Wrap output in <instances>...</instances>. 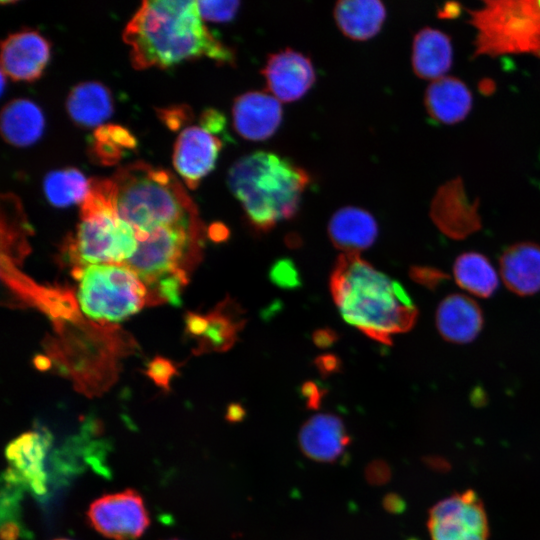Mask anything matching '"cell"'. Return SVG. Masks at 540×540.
<instances>
[{"label":"cell","instance_id":"cell-1","mask_svg":"<svg viewBox=\"0 0 540 540\" xmlns=\"http://www.w3.org/2000/svg\"><path fill=\"white\" fill-rule=\"evenodd\" d=\"M130 60L138 70L169 68L207 57L235 64V53L205 26L195 0L143 1L123 31Z\"/></svg>","mask_w":540,"mask_h":540},{"label":"cell","instance_id":"cell-2","mask_svg":"<svg viewBox=\"0 0 540 540\" xmlns=\"http://www.w3.org/2000/svg\"><path fill=\"white\" fill-rule=\"evenodd\" d=\"M330 291L344 320L386 345L412 329L418 309L396 280L375 269L359 254H341L330 276Z\"/></svg>","mask_w":540,"mask_h":540},{"label":"cell","instance_id":"cell-3","mask_svg":"<svg viewBox=\"0 0 540 540\" xmlns=\"http://www.w3.org/2000/svg\"><path fill=\"white\" fill-rule=\"evenodd\" d=\"M119 216L136 236L163 227L204 230L197 207L169 170L137 161L112 176Z\"/></svg>","mask_w":540,"mask_h":540},{"label":"cell","instance_id":"cell-4","mask_svg":"<svg viewBox=\"0 0 540 540\" xmlns=\"http://www.w3.org/2000/svg\"><path fill=\"white\" fill-rule=\"evenodd\" d=\"M309 182L304 169L266 151L241 157L227 174L231 193L257 232H268L278 222L292 218Z\"/></svg>","mask_w":540,"mask_h":540},{"label":"cell","instance_id":"cell-5","mask_svg":"<svg viewBox=\"0 0 540 540\" xmlns=\"http://www.w3.org/2000/svg\"><path fill=\"white\" fill-rule=\"evenodd\" d=\"M90 180L71 245L73 259L83 266L123 264L137 249L135 231L118 214L112 179Z\"/></svg>","mask_w":540,"mask_h":540},{"label":"cell","instance_id":"cell-6","mask_svg":"<svg viewBox=\"0 0 540 540\" xmlns=\"http://www.w3.org/2000/svg\"><path fill=\"white\" fill-rule=\"evenodd\" d=\"M475 57L534 54L540 57V1L486 0L469 9Z\"/></svg>","mask_w":540,"mask_h":540},{"label":"cell","instance_id":"cell-7","mask_svg":"<svg viewBox=\"0 0 540 540\" xmlns=\"http://www.w3.org/2000/svg\"><path fill=\"white\" fill-rule=\"evenodd\" d=\"M73 272L80 281L81 310L93 320L120 321L148 302L146 286L123 264L78 266Z\"/></svg>","mask_w":540,"mask_h":540},{"label":"cell","instance_id":"cell-8","mask_svg":"<svg viewBox=\"0 0 540 540\" xmlns=\"http://www.w3.org/2000/svg\"><path fill=\"white\" fill-rule=\"evenodd\" d=\"M204 230L163 227L136 236L137 249L123 265L144 283L148 295L161 283L178 278L187 282L182 263L199 260Z\"/></svg>","mask_w":540,"mask_h":540},{"label":"cell","instance_id":"cell-9","mask_svg":"<svg viewBox=\"0 0 540 540\" xmlns=\"http://www.w3.org/2000/svg\"><path fill=\"white\" fill-rule=\"evenodd\" d=\"M431 540H488L489 522L484 504L471 489L455 492L434 504L428 513Z\"/></svg>","mask_w":540,"mask_h":540},{"label":"cell","instance_id":"cell-10","mask_svg":"<svg viewBox=\"0 0 540 540\" xmlns=\"http://www.w3.org/2000/svg\"><path fill=\"white\" fill-rule=\"evenodd\" d=\"M87 516L96 531L114 540H135L149 525L144 501L132 489L96 499L90 505Z\"/></svg>","mask_w":540,"mask_h":540},{"label":"cell","instance_id":"cell-11","mask_svg":"<svg viewBox=\"0 0 540 540\" xmlns=\"http://www.w3.org/2000/svg\"><path fill=\"white\" fill-rule=\"evenodd\" d=\"M478 200H470L460 177L442 184L436 191L430 216L438 229L451 239L461 240L481 228Z\"/></svg>","mask_w":540,"mask_h":540},{"label":"cell","instance_id":"cell-12","mask_svg":"<svg viewBox=\"0 0 540 540\" xmlns=\"http://www.w3.org/2000/svg\"><path fill=\"white\" fill-rule=\"evenodd\" d=\"M222 141L201 126H191L179 134L173 152V164L186 186L195 189L214 168Z\"/></svg>","mask_w":540,"mask_h":540},{"label":"cell","instance_id":"cell-13","mask_svg":"<svg viewBox=\"0 0 540 540\" xmlns=\"http://www.w3.org/2000/svg\"><path fill=\"white\" fill-rule=\"evenodd\" d=\"M50 52L49 41L37 31L12 33L1 44V71L14 81H35L47 66Z\"/></svg>","mask_w":540,"mask_h":540},{"label":"cell","instance_id":"cell-14","mask_svg":"<svg viewBox=\"0 0 540 540\" xmlns=\"http://www.w3.org/2000/svg\"><path fill=\"white\" fill-rule=\"evenodd\" d=\"M262 74L268 91L282 102L300 99L315 82L310 59L290 48L270 55Z\"/></svg>","mask_w":540,"mask_h":540},{"label":"cell","instance_id":"cell-15","mask_svg":"<svg viewBox=\"0 0 540 540\" xmlns=\"http://www.w3.org/2000/svg\"><path fill=\"white\" fill-rule=\"evenodd\" d=\"M50 441L47 432L29 431L12 440L5 450L8 469L37 496L47 490L44 460Z\"/></svg>","mask_w":540,"mask_h":540},{"label":"cell","instance_id":"cell-16","mask_svg":"<svg viewBox=\"0 0 540 540\" xmlns=\"http://www.w3.org/2000/svg\"><path fill=\"white\" fill-rule=\"evenodd\" d=\"M232 118L234 129L240 136L253 141L265 140L281 123V103L265 92H246L234 100Z\"/></svg>","mask_w":540,"mask_h":540},{"label":"cell","instance_id":"cell-17","mask_svg":"<svg viewBox=\"0 0 540 540\" xmlns=\"http://www.w3.org/2000/svg\"><path fill=\"white\" fill-rule=\"evenodd\" d=\"M435 322L441 337L450 343L466 344L481 332L484 316L480 306L463 294H450L439 303Z\"/></svg>","mask_w":540,"mask_h":540},{"label":"cell","instance_id":"cell-18","mask_svg":"<svg viewBox=\"0 0 540 540\" xmlns=\"http://www.w3.org/2000/svg\"><path fill=\"white\" fill-rule=\"evenodd\" d=\"M298 439L303 453L318 462H334L350 442L343 421L332 414H318L308 419Z\"/></svg>","mask_w":540,"mask_h":540},{"label":"cell","instance_id":"cell-19","mask_svg":"<svg viewBox=\"0 0 540 540\" xmlns=\"http://www.w3.org/2000/svg\"><path fill=\"white\" fill-rule=\"evenodd\" d=\"M499 267L506 287L516 295L531 296L540 291V245L523 241L507 247Z\"/></svg>","mask_w":540,"mask_h":540},{"label":"cell","instance_id":"cell-20","mask_svg":"<svg viewBox=\"0 0 540 540\" xmlns=\"http://www.w3.org/2000/svg\"><path fill=\"white\" fill-rule=\"evenodd\" d=\"M424 104L434 121L452 125L468 116L472 109L473 97L461 79L446 75L431 81L425 91Z\"/></svg>","mask_w":540,"mask_h":540},{"label":"cell","instance_id":"cell-21","mask_svg":"<svg viewBox=\"0 0 540 540\" xmlns=\"http://www.w3.org/2000/svg\"><path fill=\"white\" fill-rule=\"evenodd\" d=\"M411 62L421 79L434 81L446 76L453 63L450 36L439 29L422 28L413 38Z\"/></svg>","mask_w":540,"mask_h":540},{"label":"cell","instance_id":"cell-22","mask_svg":"<svg viewBox=\"0 0 540 540\" xmlns=\"http://www.w3.org/2000/svg\"><path fill=\"white\" fill-rule=\"evenodd\" d=\"M328 234L333 245L349 254L370 247L378 234L374 217L364 209L344 207L329 221Z\"/></svg>","mask_w":540,"mask_h":540},{"label":"cell","instance_id":"cell-23","mask_svg":"<svg viewBox=\"0 0 540 540\" xmlns=\"http://www.w3.org/2000/svg\"><path fill=\"white\" fill-rule=\"evenodd\" d=\"M66 109L78 126L98 127L113 113L112 96L108 88L100 82H81L68 94Z\"/></svg>","mask_w":540,"mask_h":540},{"label":"cell","instance_id":"cell-24","mask_svg":"<svg viewBox=\"0 0 540 540\" xmlns=\"http://www.w3.org/2000/svg\"><path fill=\"white\" fill-rule=\"evenodd\" d=\"M334 18L345 36L363 41L380 31L386 9L378 0H342L335 5Z\"/></svg>","mask_w":540,"mask_h":540},{"label":"cell","instance_id":"cell-25","mask_svg":"<svg viewBox=\"0 0 540 540\" xmlns=\"http://www.w3.org/2000/svg\"><path fill=\"white\" fill-rule=\"evenodd\" d=\"M1 134L17 147L34 144L43 134L44 116L41 109L28 99H14L1 112Z\"/></svg>","mask_w":540,"mask_h":540},{"label":"cell","instance_id":"cell-26","mask_svg":"<svg viewBox=\"0 0 540 540\" xmlns=\"http://www.w3.org/2000/svg\"><path fill=\"white\" fill-rule=\"evenodd\" d=\"M453 274L459 287L481 298L492 296L498 288V275L490 260L482 253L460 254L453 264Z\"/></svg>","mask_w":540,"mask_h":540},{"label":"cell","instance_id":"cell-27","mask_svg":"<svg viewBox=\"0 0 540 540\" xmlns=\"http://www.w3.org/2000/svg\"><path fill=\"white\" fill-rule=\"evenodd\" d=\"M239 305L227 299L207 315V328L202 335V351H225L237 340L245 324Z\"/></svg>","mask_w":540,"mask_h":540},{"label":"cell","instance_id":"cell-28","mask_svg":"<svg viewBox=\"0 0 540 540\" xmlns=\"http://www.w3.org/2000/svg\"><path fill=\"white\" fill-rule=\"evenodd\" d=\"M90 186L91 180L76 168L51 171L43 181L47 200L59 208L82 204L89 194Z\"/></svg>","mask_w":540,"mask_h":540},{"label":"cell","instance_id":"cell-29","mask_svg":"<svg viewBox=\"0 0 540 540\" xmlns=\"http://www.w3.org/2000/svg\"><path fill=\"white\" fill-rule=\"evenodd\" d=\"M94 135L96 157L104 163H114L123 148H133L136 143L128 130L115 125L100 126Z\"/></svg>","mask_w":540,"mask_h":540},{"label":"cell","instance_id":"cell-30","mask_svg":"<svg viewBox=\"0 0 540 540\" xmlns=\"http://www.w3.org/2000/svg\"><path fill=\"white\" fill-rule=\"evenodd\" d=\"M238 1H198V8L203 20L211 22H227L236 14Z\"/></svg>","mask_w":540,"mask_h":540},{"label":"cell","instance_id":"cell-31","mask_svg":"<svg viewBox=\"0 0 540 540\" xmlns=\"http://www.w3.org/2000/svg\"><path fill=\"white\" fill-rule=\"evenodd\" d=\"M270 280L280 288L293 289L301 286V278L295 263L287 258L277 260L270 268Z\"/></svg>","mask_w":540,"mask_h":540},{"label":"cell","instance_id":"cell-32","mask_svg":"<svg viewBox=\"0 0 540 540\" xmlns=\"http://www.w3.org/2000/svg\"><path fill=\"white\" fill-rule=\"evenodd\" d=\"M409 275L413 281L431 290L449 279L444 271L429 266H413Z\"/></svg>","mask_w":540,"mask_h":540},{"label":"cell","instance_id":"cell-33","mask_svg":"<svg viewBox=\"0 0 540 540\" xmlns=\"http://www.w3.org/2000/svg\"><path fill=\"white\" fill-rule=\"evenodd\" d=\"M365 475L369 483L380 485L389 480L391 472L386 463L377 460L367 466Z\"/></svg>","mask_w":540,"mask_h":540},{"label":"cell","instance_id":"cell-34","mask_svg":"<svg viewBox=\"0 0 540 540\" xmlns=\"http://www.w3.org/2000/svg\"><path fill=\"white\" fill-rule=\"evenodd\" d=\"M200 125L215 134L224 131L225 118L215 109H207L200 117Z\"/></svg>","mask_w":540,"mask_h":540},{"label":"cell","instance_id":"cell-35","mask_svg":"<svg viewBox=\"0 0 540 540\" xmlns=\"http://www.w3.org/2000/svg\"><path fill=\"white\" fill-rule=\"evenodd\" d=\"M302 396L306 400L308 408H318L320 406L324 391L315 382H305L301 387Z\"/></svg>","mask_w":540,"mask_h":540},{"label":"cell","instance_id":"cell-36","mask_svg":"<svg viewBox=\"0 0 540 540\" xmlns=\"http://www.w3.org/2000/svg\"><path fill=\"white\" fill-rule=\"evenodd\" d=\"M172 368L173 367L170 366L169 362L157 360L151 363L149 373L157 384L167 387L170 371L173 370Z\"/></svg>","mask_w":540,"mask_h":540},{"label":"cell","instance_id":"cell-37","mask_svg":"<svg viewBox=\"0 0 540 540\" xmlns=\"http://www.w3.org/2000/svg\"><path fill=\"white\" fill-rule=\"evenodd\" d=\"M317 368L323 375L336 372L340 368V360L332 354L318 357L315 361Z\"/></svg>","mask_w":540,"mask_h":540},{"label":"cell","instance_id":"cell-38","mask_svg":"<svg viewBox=\"0 0 540 540\" xmlns=\"http://www.w3.org/2000/svg\"><path fill=\"white\" fill-rule=\"evenodd\" d=\"M336 340V333L328 328L318 329L313 333V342L320 348L330 347Z\"/></svg>","mask_w":540,"mask_h":540},{"label":"cell","instance_id":"cell-39","mask_svg":"<svg viewBox=\"0 0 540 540\" xmlns=\"http://www.w3.org/2000/svg\"><path fill=\"white\" fill-rule=\"evenodd\" d=\"M383 506L391 513H401L405 508V502L399 495L389 493L383 499Z\"/></svg>","mask_w":540,"mask_h":540},{"label":"cell","instance_id":"cell-40","mask_svg":"<svg viewBox=\"0 0 540 540\" xmlns=\"http://www.w3.org/2000/svg\"><path fill=\"white\" fill-rule=\"evenodd\" d=\"M462 7L456 2H447L438 11V17L444 19L456 18L460 15Z\"/></svg>","mask_w":540,"mask_h":540},{"label":"cell","instance_id":"cell-41","mask_svg":"<svg viewBox=\"0 0 540 540\" xmlns=\"http://www.w3.org/2000/svg\"><path fill=\"white\" fill-rule=\"evenodd\" d=\"M209 237L216 242L225 240L229 231L223 224H213L208 230Z\"/></svg>","mask_w":540,"mask_h":540},{"label":"cell","instance_id":"cell-42","mask_svg":"<svg viewBox=\"0 0 540 540\" xmlns=\"http://www.w3.org/2000/svg\"><path fill=\"white\" fill-rule=\"evenodd\" d=\"M245 416L244 409L239 404H232L227 412L230 421H240Z\"/></svg>","mask_w":540,"mask_h":540},{"label":"cell","instance_id":"cell-43","mask_svg":"<svg viewBox=\"0 0 540 540\" xmlns=\"http://www.w3.org/2000/svg\"><path fill=\"white\" fill-rule=\"evenodd\" d=\"M479 90L481 93L489 95L495 90V83L491 79H483L479 83Z\"/></svg>","mask_w":540,"mask_h":540},{"label":"cell","instance_id":"cell-44","mask_svg":"<svg viewBox=\"0 0 540 540\" xmlns=\"http://www.w3.org/2000/svg\"><path fill=\"white\" fill-rule=\"evenodd\" d=\"M55 540H69V539H63V538H60V539H55Z\"/></svg>","mask_w":540,"mask_h":540},{"label":"cell","instance_id":"cell-45","mask_svg":"<svg viewBox=\"0 0 540 540\" xmlns=\"http://www.w3.org/2000/svg\"><path fill=\"white\" fill-rule=\"evenodd\" d=\"M168 540H178V539H168Z\"/></svg>","mask_w":540,"mask_h":540},{"label":"cell","instance_id":"cell-46","mask_svg":"<svg viewBox=\"0 0 540 540\" xmlns=\"http://www.w3.org/2000/svg\"><path fill=\"white\" fill-rule=\"evenodd\" d=\"M409 540H417V539H409Z\"/></svg>","mask_w":540,"mask_h":540}]
</instances>
